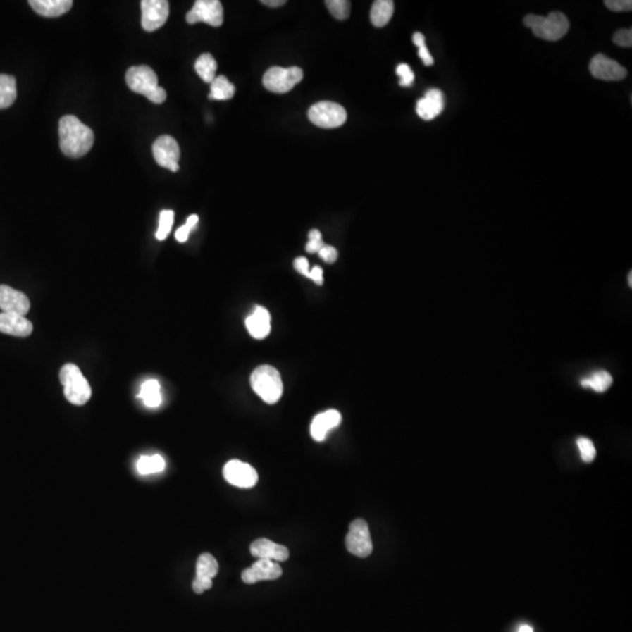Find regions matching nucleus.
Returning <instances> with one entry per match:
<instances>
[{
  "mask_svg": "<svg viewBox=\"0 0 632 632\" xmlns=\"http://www.w3.org/2000/svg\"><path fill=\"white\" fill-rule=\"evenodd\" d=\"M61 151L70 159H80L93 148L94 132L74 115H65L59 121Z\"/></svg>",
  "mask_w": 632,
  "mask_h": 632,
  "instance_id": "nucleus-1",
  "label": "nucleus"
},
{
  "mask_svg": "<svg viewBox=\"0 0 632 632\" xmlns=\"http://www.w3.org/2000/svg\"><path fill=\"white\" fill-rule=\"evenodd\" d=\"M125 81L132 92L144 95L152 104H161L166 100V89L159 86V78L149 66L130 67L125 74Z\"/></svg>",
  "mask_w": 632,
  "mask_h": 632,
  "instance_id": "nucleus-2",
  "label": "nucleus"
},
{
  "mask_svg": "<svg viewBox=\"0 0 632 632\" xmlns=\"http://www.w3.org/2000/svg\"><path fill=\"white\" fill-rule=\"evenodd\" d=\"M523 24L532 30L534 35L547 42H557L569 31L570 24L566 14L552 12L547 17L528 14L523 19Z\"/></svg>",
  "mask_w": 632,
  "mask_h": 632,
  "instance_id": "nucleus-3",
  "label": "nucleus"
},
{
  "mask_svg": "<svg viewBox=\"0 0 632 632\" xmlns=\"http://www.w3.org/2000/svg\"><path fill=\"white\" fill-rule=\"evenodd\" d=\"M253 390L264 402L274 404L283 396V383L281 375L273 366H260L251 376Z\"/></svg>",
  "mask_w": 632,
  "mask_h": 632,
  "instance_id": "nucleus-4",
  "label": "nucleus"
},
{
  "mask_svg": "<svg viewBox=\"0 0 632 632\" xmlns=\"http://www.w3.org/2000/svg\"><path fill=\"white\" fill-rule=\"evenodd\" d=\"M60 382L63 385V392L67 401L72 404H86L92 397V388L88 380L83 376L79 366L73 363H67L61 368Z\"/></svg>",
  "mask_w": 632,
  "mask_h": 632,
  "instance_id": "nucleus-5",
  "label": "nucleus"
},
{
  "mask_svg": "<svg viewBox=\"0 0 632 632\" xmlns=\"http://www.w3.org/2000/svg\"><path fill=\"white\" fill-rule=\"evenodd\" d=\"M308 118L320 128H339L347 121V111L341 104L330 101H321L313 104L308 111Z\"/></svg>",
  "mask_w": 632,
  "mask_h": 632,
  "instance_id": "nucleus-6",
  "label": "nucleus"
},
{
  "mask_svg": "<svg viewBox=\"0 0 632 632\" xmlns=\"http://www.w3.org/2000/svg\"><path fill=\"white\" fill-rule=\"evenodd\" d=\"M304 78V72L299 67H272L264 75L263 83L272 93L285 94L293 89Z\"/></svg>",
  "mask_w": 632,
  "mask_h": 632,
  "instance_id": "nucleus-7",
  "label": "nucleus"
},
{
  "mask_svg": "<svg viewBox=\"0 0 632 632\" xmlns=\"http://www.w3.org/2000/svg\"><path fill=\"white\" fill-rule=\"evenodd\" d=\"M347 550L352 555L368 557L373 553V541L370 536L369 526L366 520L357 519L350 523L349 532L346 538Z\"/></svg>",
  "mask_w": 632,
  "mask_h": 632,
  "instance_id": "nucleus-8",
  "label": "nucleus"
},
{
  "mask_svg": "<svg viewBox=\"0 0 632 632\" xmlns=\"http://www.w3.org/2000/svg\"><path fill=\"white\" fill-rule=\"evenodd\" d=\"M189 24H205L219 27L224 21V8L219 0H197L187 14Z\"/></svg>",
  "mask_w": 632,
  "mask_h": 632,
  "instance_id": "nucleus-9",
  "label": "nucleus"
},
{
  "mask_svg": "<svg viewBox=\"0 0 632 632\" xmlns=\"http://www.w3.org/2000/svg\"><path fill=\"white\" fill-rule=\"evenodd\" d=\"M152 154L159 166L169 169L173 173L180 170V145L171 136H159L152 144Z\"/></svg>",
  "mask_w": 632,
  "mask_h": 632,
  "instance_id": "nucleus-10",
  "label": "nucleus"
},
{
  "mask_svg": "<svg viewBox=\"0 0 632 632\" xmlns=\"http://www.w3.org/2000/svg\"><path fill=\"white\" fill-rule=\"evenodd\" d=\"M142 27L147 32L157 31L169 18V1L142 0Z\"/></svg>",
  "mask_w": 632,
  "mask_h": 632,
  "instance_id": "nucleus-11",
  "label": "nucleus"
},
{
  "mask_svg": "<svg viewBox=\"0 0 632 632\" xmlns=\"http://www.w3.org/2000/svg\"><path fill=\"white\" fill-rule=\"evenodd\" d=\"M228 484L235 488H251L258 483V473L249 464L240 460H230L223 470Z\"/></svg>",
  "mask_w": 632,
  "mask_h": 632,
  "instance_id": "nucleus-12",
  "label": "nucleus"
},
{
  "mask_svg": "<svg viewBox=\"0 0 632 632\" xmlns=\"http://www.w3.org/2000/svg\"><path fill=\"white\" fill-rule=\"evenodd\" d=\"M591 75L603 81H621L628 75L624 67L615 60L610 59L605 54H597L593 58L589 65Z\"/></svg>",
  "mask_w": 632,
  "mask_h": 632,
  "instance_id": "nucleus-13",
  "label": "nucleus"
},
{
  "mask_svg": "<svg viewBox=\"0 0 632 632\" xmlns=\"http://www.w3.org/2000/svg\"><path fill=\"white\" fill-rule=\"evenodd\" d=\"M31 302L27 295L6 285H0V309L3 313L25 316L30 311Z\"/></svg>",
  "mask_w": 632,
  "mask_h": 632,
  "instance_id": "nucleus-14",
  "label": "nucleus"
},
{
  "mask_svg": "<svg viewBox=\"0 0 632 632\" xmlns=\"http://www.w3.org/2000/svg\"><path fill=\"white\" fill-rule=\"evenodd\" d=\"M283 575L279 563L271 560H258L252 566L244 570L242 578L245 583L254 584L260 581L278 580Z\"/></svg>",
  "mask_w": 632,
  "mask_h": 632,
  "instance_id": "nucleus-15",
  "label": "nucleus"
},
{
  "mask_svg": "<svg viewBox=\"0 0 632 632\" xmlns=\"http://www.w3.org/2000/svg\"><path fill=\"white\" fill-rule=\"evenodd\" d=\"M444 107H445V97L442 90L432 88L425 93L424 97L419 100L416 111L421 120L431 121L442 114Z\"/></svg>",
  "mask_w": 632,
  "mask_h": 632,
  "instance_id": "nucleus-16",
  "label": "nucleus"
},
{
  "mask_svg": "<svg viewBox=\"0 0 632 632\" xmlns=\"http://www.w3.org/2000/svg\"><path fill=\"white\" fill-rule=\"evenodd\" d=\"M251 554L258 560L286 561L290 557V550L283 545H278L268 539H258L249 547Z\"/></svg>",
  "mask_w": 632,
  "mask_h": 632,
  "instance_id": "nucleus-17",
  "label": "nucleus"
},
{
  "mask_svg": "<svg viewBox=\"0 0 632 632\" xmlns=\"http://www.w3.org/2000/svg\"><path fill=\"white\" fill-rule=\"evenodd\" d=\"M33 332L31 321L21 315L0 313V333L17 337H27Z\"/></svg>",
  "mask_w": 632,
  "mask_h": 632,
  "instance_id": "nucleus-18",
  "label": "nucleus"
},
{
  "mask_svg": "<svg viewBox=\"0 0 632 632\" xmlns=\"http://www.w3.org/2000/svg\"><path fill=\"white\" fill-rule=\"evenodd\" d=\"M341 419H342V417H341V414L337 410H328V411L318 414V415L315 416L314 419L311 421V437L316 442L325 440L326 437L328 435V432L333 430V428L339 426Z\"/></svg>",
  "mask_w": 632,
  "mask_h": 632,
  "instance_id": "nucleus-19",
  "label": "nucleus"
},
{
  "mask_svg": "<svg viewBox=\"0 0 632 632\" xmlns=\"http://www.w3.org/2000/svg\"><path fill=\"white\" fill-rule=\"evenodd\" d=\"M246 328L254 339H265L271 332L270 311L266 308L256 307L252 315L246 318Z\"/></svg>",
  "mask_w": 632,
  "mask_h": 632,
  "instance_id": "nucleus-20",
  "label": "nucleus"
},
{
  "mask_svg": "<svg viewBox=\"0 0 632 632\" xmlns=\"http://www.w3.org/2000/svg\"><path fill=\"white\" fill-rule=\"evenodd\" d=\"M32 8L42 17L56 18L67 13L72 8V0H31Z\"/></svg>",
  "mask_w": 632,
  "mask_h": 632,
  "instance_id": "nucleus-21",
  "label": "nucleus"
},
{
  "mask_svg": "<svg viewBox=\"0 0 632 632\" xmlns=\"http://www.w3.org/2000/svg\"><path fill=\"white\" fill-rule=\"evenodd\" d=\"M395 4L391 0H377L370 11V20L375 27H384L394 14Z\"/></svg>",
  "mask_w": 632,
  "mask_h": 632,
  "instance_id": "nucleus-22",
  "label": "nucleus"
},
{
  "mask_svg": "<svg viewBox=\"0 0 632 632\" xmlns=\"http://www.w3.org/2000/svg\"><path fill=\"white\" fill-rule=\"evenodd\" d=\"M137 397L141 398L148 408H159V405L162 404V395L159 380H145L144 383L142 384L141 391Z\"/></svg>",
  "mask_w": 632,
  "mask_h": 632,
  "instance_id": "nucleus-23",
  "label": "nucleus"
},
{
  "mask_svg": "<svg viewBox=\"0 0 632 632\" xmlns=\"http://www.w3.org/2000/svg\"><path fill=\"white\" fill-rule=\"evenodd\" d=\"M17 99V82L14 76L0 74V109H6Z\"/></svg>",
  "mask_w": 632,
  "mask_h": 632,
  "instance_id": "nucleus-24",
  "label": "nucleus"
},
{
  "mask_svg": "<svg viewBox=\"0 0 632 632\" xmlns=\"http://www.w3.org/2000/svg\"><path fill=\"white\" fill-rule=\"evenodd\" d=\"M211 92L209 97L211 100H230L235 97V87L228 81L224 75L216 76V79L210 83Z\"/></svg>",
  "mask_w": 632,
  "mask_h": 632,
  "instance_id": "nucleus-25",
  "label": "nucleus"
},
{
  "mask_svg": "<svg viewBox=\"0 0 632 632\" xmlns=\"http://www.w3.org/2000/svg\"><path fill=\"white\" fill-rule=\"evenodd\" d=\"M612 376L608 371L605 370H598L591 373L590 376L585 377L581 380V385L583 388H588L596 392H605L612 387Z\"/></svg>",
  "mask_w": 632,
  "mask_h": 632,
  "instance_id": "nucleus-26",
  "label": "nucleus"
},
{
  "mask_svg": "<svg viewBox=\"0 0 632 632\" xmlns=\"http://www.w3.org/2000/svg\"><path fill=\"white\" fill-rule=\"evenodd\" d=\"M217 67V61L209 53L202 54L194 63V70L197 72L198 75L201 76V79L206 83H211L216 79Z\"/></svg>",
  "mask_w": 632,
  "mask_h": 632,
  "instance_id": "nucleus-27",
  "label": "nucleus"
},
{
  "mask_svg": "<svg viewBox=\"0 0 632 632\" xmlns=\"http://www.w3.org/2000/svg\"><path fill=\"white\" fill-rule=\"evenodd\" d=\"M136 470L141 476L159 473L166 470V460L159 454L142 456L136 464Z\"/></svg>",
  "mask_w": 632,
  "mask_h": 632,
  "instance_id": "nucleus-28",
  "label": "nucleus"
},
{
  "mask_svg": "<svg viewBox=\"0 0 632 632\" xmlns=\"http://www.w3.org/2000/svg\"><path fill=\"white\" fill-rule=\"evenodd\" d=\"M219 566L216 559L211 554H202L198 557L197 564H196V577L201 578H208L212 580L218 574Z\"/></svg>",
  "mask_w": 632,
  "mask_h": 632,
  "instance_id": "nucleus-29",
  "label": "nucleus"
},
{
  "mask_svg": "<svg viewBox=\"0 0 632 632\" xmlns=\"http://www.w3.org/2000/svg\"><path fill=\"white\" fill-rule=\"evenodd\" d=\"M175 212L173 210H163L159 214V230L156 232V238L166 240L173 228Z\"/></svg>",
  "mask_w": 632,
  "mask_h": 632,
  "instance_id": "nucleus-30",
  "label": "nucleus"
},
{
  "mask_svg": "<svg viewBox=\"0 0 632 632\" xmlns=\"http://www.w3.org/2000/svg\"><path fill=\"white\" fill-rule=\"evenodd\" d=\"M325 4L333 17L337 20H346L349 18L350 1L348 0H327Z\"/></svg>",
  "mask_w": 632,
  "mask_h": 632,
  "instance_id": "nucleus-31",
  "label": "nucleus"
},
{
  "mask_svg": "<svg viewBox=\"0 0 632 632\" xmlns=\"http://www.w3.org/2000/svg\"><path fill=\"white\" fill-rule=\"evenodd\" d=\"M412 42L419 47V56L425 66H432L435 61H433L431 53L428 52V47H426L424 35L419 33V32H416L414 37H412Z\"/></svg>",
  "mask_w": 632,
  "mask_h": 632,
  "instance_id": "nucleus-32",
  "label": "nucleus"
},
{
  "mask_svg": "<svg viewBox=\"0 0 632 632\" xmlns=\"http://www.w3.org/2000/svg\"><path fill=\"white\" fill-rule=\"evenodd\" d=\"M577 446L580 450L581 458L584 463H591L596 457V449H595L594 442L590 439L585 437H581L577 439Z\"/></svg>",
  "mask_w": 632,
  "mask_h": 632,
  "instance_id": "nucleus-33",
  "label": "nucleus"
},
{
  "mask_svg": "<svg viewBox=\"0 0 632 632\" xmlns=\"http://www.w3.org/2000/svg\"><path fill=\"white\" fill-rule=\"evenodd\" d=\"M198 221H199V218H198L197 214H192V216L187 218L185 225L182 226V228H178L176 231V235H176L177 240L180 242H187L191 231L197 226Z\"/></svg>",
  "mask_w": 632,
  "mask_h": 632,
  "instance_id": "nucleus-34",
  "label": "nucleus"
},
{
  "mask_svg": "<svg viewBox=\"0 0 632 632\" xmlns=\"http://www.w3.org/2000/svg\"><path fill=\"white\" fill-rule=\"evenodd\" d=\"M396 73H397V75L401 78L399 80V85L402 87H411L414 85V81H415V74L412 72L411 68L407 63H401V65H398L397 68H396Z\"/></svg>",
  "mask_w": 632,
  "mask_h": 632,
  "instance_id": "nucleus-35",
  "label": "nucleus"
},
{
  "mask_svg": "<svg viewBox=\"0 0 632 632\" xmlns=\"http://www.w3.org/2000/svg\"><path fill=\"white\" fill-rule=\"evenodd\" d=\"M308 237H309V242L306 245V251L308 253H311V254L320 252V249L325 246V244L322 242L321 232L318 231V230H311Z\"/></svg>",
  "mask_w": 632,
  "mask_h": 632,
  "instance_id": "nucleus-36",
  "label": "nucleus"
},
{
  "mask_svg": "<svg viewBox=\"0 0 632 632\" xmlns=\"http://www.w3.org/2000/svg\"><path fill=\"white\" fill-rule=\"evenodd\" d=\"M605 5L614 12H630L632 10L631 0H607Z\"/></svg>",
  "mask_w": 632,
  "mask_h": 632,
  "instance_id": "nucleus-37",
  "label": "nucleus"
},
{
  "mask_svg": "<svg viewBox=\"0 0 632 632\" xmlns=\"http://www.w3.org/2000/svg\"><path fill=\"white\" fill-rule=\"evenodd\" d=\"M614 42H615L616 45L621 46V47H629L630 49L632 46L631 28L616 32L615 35H614Z\"/></svg>",
  "mask_w": 632,
  "mask_h": 632,
  "instance_id": "nucleus-38",
  "label": "nucleus"
},
{
  "mask_svg": "<svg viewBox=\"0 0 632 632\" xmlns=\"http://www.w3.org/2000/svg\"><path fill=\"white\" fill-rule=\"evenodd\" d=\"M318 256H321V259L327 264H334L337 260V251L333 246L325 245L320 249Z\"/></svg>",
  "mask_w": 632,
  "mask_h": 632,
  "instance_id": "nucleus-39",
  "label": "nucleus"
},
{
  "mask_svg": "<svg viewBox=\"0 0 632 632\" xmlns=\"http://www.w3.org/2000/svg\"><path fill=\"white\" fill-rule=\"evenodd\" d=\"M212 587V580L208 578H201V577H194L192 582V589L196 594H203L205 590H209Z\"/></svg>",
  "mask_w": 632,
  "mask_h": 632,
  "instance_id": "nucleus-40",
  "label": "nucleus"
},
{
  "mask_svg": "<svg viewBox=\"0 0 632 632\" xmlns=\"http://www.w3.org/2000/svg\"><path fill=\"white\" fill-rule=\"evenodd\" d=\"M294 268L299 272V273L302 274L304 277H307L309 275V263H308V260L304 256H300V258H297V259L294 260Z\"/></svg>",
  "mask_w": 632,
  "mask_h": 632,
  "instance_id": "nucleus-41",
  "label": "nucleus"
},
{
  "mask_svg": "<svg viewBox=\"0 0 632 632\" xmlns=\"http://www.w3.org/2000/svg\"><path fill=\"white\" fill-rule=\"evenodd\" d=\"M308 278L314 281L316 285H322V283H323V272H322L321 267H313V268H311V272H309V275H308Z\"/></svg>",
  "mask_w": 632,
  "mask_h": 632,
  "instance_id": "nucleus-42",
  "label": "nucleus"
},
{
  "mask_svg": "<svg viewBox=\"0 0 632 632\" xmlns=\"http://www.w3.org/2000/svg\"><path fill=\"white\" fill-rule=\"evenodd\" d=\"M261 3L265 4V5L270 7H279L285 5L286 1H285V0H263Z\"/></svg>",
  "mask_w": 632,
  "mask_h": 632,
  "instance_id": "nucleus-43",
  "label": "nucleus"
},
{
  "mask_svg": "<svg viewBox=\"0 0 632 632\" xmlns=\"http://www.w3.org/2000/svg\"><path fill=\"white\" fill-rule=\"evenodd\" d=\"M518 632H534V630H533L532 626L525 624V626H520V629H519Z\"/></svg>",
  "mask_w": 632,
  "mask_h": 632,
  "instance_id": "nucleus-44",
  "label": "nucleus"
},
{
  "mask_svg": "<svg viewBox=\"0 0 632 632\" xmlns=\"http://www.w3.org/2000/svg\"><path fill=\"white\" fill-rule=\"evenodd\" d=\"M628 283H629V286H632V272H630L629 275H628Z\"/></svg>",
  "mask_w": 632,
  "mask_h": 632,
  "instance_id": "nucleus-45",
  "label": "nucleus"
}]
</instances>
